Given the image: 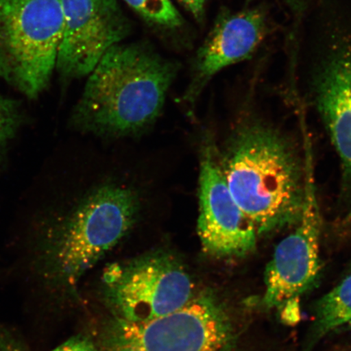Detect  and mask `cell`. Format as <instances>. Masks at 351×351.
<instances>
[{"label": "cell", "instance_id": "1", "mask_svg": "<svg viewBox=\"0 0 351 351\" xmlns=\"http://www.w3.org/2000/svg\"><path fill=\"white\" fill-rule=\"evenodd\" d=\"M178 71L150 46L117 44L88 75L70 124L105 138L141 134L160 117Z\"/></svg>", "mask_w": 351, "mask_h": 351}, {"label": "cell", "instance_id": "2", "mask_svg": "<svg viewBox=\"0 0 351 351\" xmlns=\"http://www.w3.org/2000/svg\"><path fill=\"white\" fill-rule=\"evenodd\" d=\"M219 156L228 186L258 236L295 225L305 202L306 161L285 136L245 123Z\"/></svg>", "mask_w": 351, "mask_h": 351}, {"label": "cell", "instance_id": "3", "mask_svg": "<svg viewBox=\"0 0 351 351\" xmlns=\"http://www.w3.org/2000/svg\"><path fill=\"white\" fill-rule=\"evenodd\" d=\"M140 210L139 197L130 187L108 183L90 191L39 232L34 261L39 274L71 291L133 229Z\"/></svg>", "mask_w": 351, "mask_h": 351}, {"label": "cell", "instance_id": "4", "mask_svg": "<svg viewBox=\"0 0 351 351\" xmlns=\"http://www.w3.org/2000/svg\"><path fill=\"white\" fill-rule=\"evenodd\" d=\"M63 29L60 0H0V79L37 99L56 69Z\"/></svg>", "mask_w": 351, "mask_h": 351}, {"label": "cell", "instance_id": "5", "mask_svg": "<svg viewBox=\"0 0 351 351\" xmlns=\"http://www.w3.org/2000/svg\"><path fill=\"white\" fill-rule=\"evenodd\" d=\"M99 351H237L229 313L214 293H197L173 314L152 322L112 319Z\"/></svg>", "mask_w": 351, "mask_h": 351}, {"label": "cell", "instance_id": "6", "mask_svg": "<svg viewBox=\"0 0 351 351\" xmlns=\"http://www.w3.org/2000/svg\"><path fill=\"white\" fill-rule=\"evenodd\" d=\"M103 287L112 319L129 323L173 314L197 293L182 261L163 249L112 263L104 270Z\"/></svg>", "mask_w": 351, "mask_h": 351}, {"label": "cell", "instance_id": "7", "mask_svg": "<svg viewBox=\"0 0 351 351\" xmlns=\"http://www.w3.org/2000/svg\"><path fill=\"white\" fill-rule=\"evenodd\" d=\"M199 159L197 230L202 247L216 258L247 256L256 247L258 232L232 196L218 149L208 137Z\"/></svg>", "mask_w": 351, "mask_h": 351}, {"label": "cell", "instance_id": "8", "mask_svg": "<svg viewBox=\"0 0 351 351\" xmlns=\"http://www.w3.org/2000/svg\"><path fill=\"white\" fill-rule=\"evenodd\" d=\"M306 169V197L301 216L295 229L276 245L266 267L262 304L267 309H280L298 300L313 287L319 274L322 219L309 157Z\"/></svg>", "mask_w": 351, "mask_h": 351}, {"label": "cell", "instance_id": "9", "mask_svg": "<svg viewBox=\"0 0 351 351\" xmlns=\"http://www.w3.org/2000/svg\"><path fill=\"white\" fill-rule=\"evenodd\" d=\"M64 29L56 69L66 79L89 75L102 57L129 36L130 21L117 0H60Z\"/></svg>", "mask_w": 351, "mask_h": 351}, {"label": "cell", "instance_id": "10", "mask_svg": "<svg viewBox=\"0 0 351 351\" xmlns=\"http://www.w3.org/2000/svg\"><path fill=\"white\" fill-rule=\"evenodd\" d=\"M266 30L265 16L261 10L223 16L197 52L194 77L184 99L195 102L217 73L251 56L265 38Z\"/></svg>", "mask_w": 351, "mask_h": 351}, {"label": "cell", "instance_id": "11", "mask_svg": "<svg viewBox=\"0 0 351 351\" xmlns=\"http://www.w3.org/2000/svg\"><path fill=\"white\" fill-rule=\"evenodd\" d=\"M315 100L339 157L342 196L351 203V57L331 61L319 78Z\"/></svg>", "mask_w": 351, "mask_h": 351}, {"label": "cell", "instance_id": "12", "mask_svg": "<svg viewBox=\"0 0 351 351\" xmlns=\"http://www.w3.org/2000/svg\"><path fill=\"white\" fill-rule=\"evenodd\" d=\"M351 322V275L324 295L315 309V319L304 351H311L324 337Z\"/></svg>", "mask_w": 351, "mask_h": 351}, {"label": "cell", "instance_id": "13", "mask_svg": "<svg viewBox=\"0 0 351 351\" xmlns=\"http://www.w3.org/2000/svg\"><path fill=\"white\" fill-rule=\"evenodd\" d=\"M128 5L152 23L169 29L180 27L183 19L171 0H124Z\"/></svg>", "mask_w": 351, "mask_h": 351}, {"label": "cell", "instance_id": "14", "mask_svg": "<svg viewBox=\"0 0 351 351\" xmlns=\"http://www.w3.org/2000/svg\"><path fill=\"white\" fill-rule=\"evenodd\" d=\"M24 122L25 113L19 101L0 92V164Z\"/></svg>", "mask_w": 351, "mask_h": 351}, {"label": "cell", "instance_id": "15", "mask_svg": "<svg viewBox=\"0 0 351 351\" xmlns=\"http://www.w3.org/2000/svg\"><path fill=\"white\" fill-rule=\"evenodd\" d=\"M0 351H30V350L16 333L0 324Z\"/></svg>", "mask_w": 351, "mask_h": 351}, {"label": "cell", "instance_id": "16", "mask_svg": "<svg viewBox=\"0 0 351 351\" xmlns=\"http://www.w3.org/2000/svg\"><path fill=\"white\" fill-rule=\"evenodd\" d=\"M51 351H99L98 346L85 336L71 337Z\"/></svg>", "mask_w": 351, "mask_h": 351}, {"label": "cell", "instance_id": "17", "mask_svg": "<svg viewBox=\"0 0 351 351\" xmlns=\"http://www.w3.org/2000/svg\"><path fill=\"white\" fill-rule=\"evenodd\" d=\"M197 20L203 19L208 0H180Z\"/></svg>", "mask_w": 351, "mask_h": 351}]
</instances>
